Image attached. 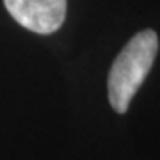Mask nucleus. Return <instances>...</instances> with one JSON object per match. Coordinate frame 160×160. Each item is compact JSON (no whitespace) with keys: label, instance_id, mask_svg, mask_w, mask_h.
<instances>
[{"label":"nucleus","instance_id":"obj_2","mask_svg":"<svg viewBox=\"0 0 160 160\" xmlns=\"http://www.w3.org/2000/svg\"><path fill=\"white\" fill-rule=\"evenodd\" d=\"M4 6L22 27L36 34H52L66 20V0H4Z\"/></svg>","mask_w":160,"mask_h":160},{"label":"nucleus","instance_id":"obj_1","mask_svg":"<svg viewBox=\"0 0 160 160\" xmlns=\"http://www.w3.org/2000/svg\"><path fill=\"white\" fill-rule=\"evenodd\" d=\"M158 52L155 30H142L132 38L116 57L109 73V100L116 112L125 114L142 86Z\"/></svg>","mask_w":160,"mask_h":160}]
</instances>
